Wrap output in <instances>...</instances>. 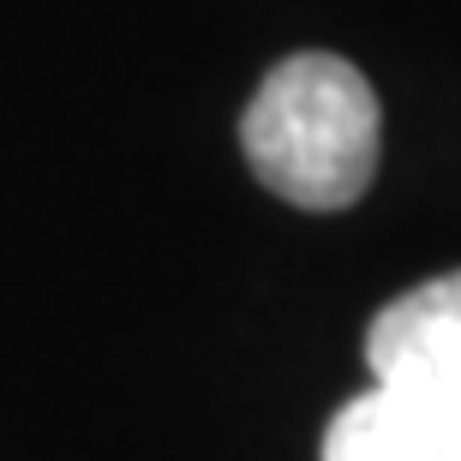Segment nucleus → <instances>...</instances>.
I'll use <instances>...</instances> for the list:
<instances>
[{
  "instance_id": "f257e3e1",
  "label": "nucleus",
  "mask_w": 461,
  "mask_h": 461,
  "mask_svg": "<svg viewBox=\"0 0 461 461\" xmlns=\"http://www.w3.org/2000/svg\"><path fill=\"white\" fill-rule=\"evenodd\" d=\"M246 162L282 204L348 210L377 174L384 114L366 72L342 54H288L264 72L240 120Z\"/></svg>"
},
{
  "instance_id": "f03ea898",
  "label": "nucleus",
  "mask_w": 461,
  "mask_h": 461,
  "mask_svg": "<svg viewBox=\"0 0 461 461\" xmlns=\"http://www.w3.org/2000/svg\"><path fill=\"white\" fill-rule=\"evenodd\" d=\"M366 366L372 384L461 408V270L431 276L377 312L366 330Z\"/></svg>"
},
{
  "instance_id": "7ed1b4c3",
  "label": "nucleus",
  "mask_w": 461,
  "mask_h": 461,
  "mask_svg": "<svg viewBox=\"0 0 461 461\" xmlns=\"http://www.w3.org/2000/svg\"><path fill=\"white\" fill-rule=\"evenodd\" d=\"M324 461H461V408L372 384L330 420Z\"/></svg>"
}]
</instances>
